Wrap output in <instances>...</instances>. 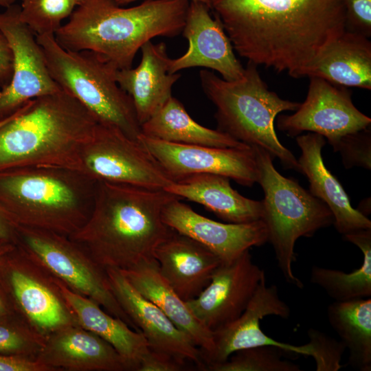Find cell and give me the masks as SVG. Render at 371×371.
<instances>
[{
  "instance_id": "obj_1",
  "label": "cell",
  "mask_w": 371,
  "mask_h": 371,
  "mask_svg": "<svg viewBox=\"0 0 371 371\" xmlns=\"http://www.w3.org/2000/svg\"><path fill=\"white\" fill-rule=\"evenodd\" d=\"M209 8L240 56L295 78L346 29L343 0H210Z\"/></svg>"
},
{
  "instance_id": "obj_2",
  "label": "cell",
  "mask_w": 371,
  "mask_h": 371,
  "mask_svg": "<svg viewBox=\"0 0 371 371\" xmlns=\"http://www.w3.org/2000/svg\"><path fill=\"white\" fill-rule=\"evenodd\" d=\"M176 199L164 189L96 181L90 214L69 238L103 269H130L153 259L172 231L162 212Z\"/></svg>"
},
{
  "instance_id": "obj_3",
  "label": "cell",
  "mask_w": 371,
  "mask_h": 371,
  "mask_svg": "<svg viewBox=\"0 0 371 371\" xmlns=\"http://www.w3.org/2000/svg\"><path fill=\"white\" fill-rule=\"evenodd\" d=\"M190 1L146 0L122 8L115 0H85L55 33L58 43L71 51H91L118 69L132 67L142 45L157 36L182 32Z\"/></svg>"
},
{
  "instance_id": "obj_4",
  "label": "cell",
  "mask_w": 371,
  "mask_h": 371,
  "mask_svg": "<svg viewBox=\"0 0 371 371\" xmlns=\"http://www.w3.org/2000/svg\"><path fill=\"white\" fill-rule=\"evenodd\" d=\"M98 123L63 89L32 100L0 127V170L35 167L80 172L82 149Z\"/></svg>"
},
{
  "instance_id": "obj_5",
  "label": "cell",
  "mask_w": 371,
  "mask_h": 371,
  "mask_svg": "<svg viewBox=\"0 0 371 371\" xmlns=\"http://www.w3.org/2000/svg\"><path fill=\"white\" fill-rule=\"evenodd\" d=\"M95 185L69 169L0 170V216L10 229L23 227L69 237L87 220Z\"/></svg>"
},
{
  "instance_id": "obj_6",
  "label": "cell",
  "mask_w": 371,
  "mask_h": 371,
  "mask_svg": "<svg viewBox=\"0 0 371 371\" xmlns=\"http://www.w3.org/2000/svg\"><path fill=\"white\" fill-rule=\"evenodd\" d=\"M257 67L248 62L242 76L234 80H224L207 69L199 71L203 91L216 109L218 130L250 146L263 148L286 169L300 172L297 159L279 141L274 128L279 113L295 111L300 103L270 91Z\"/></svg>"
},
{
  "instance_id": "obj_7",
  "label": "cell",
  "mask_w": 371,
  "mask_h": 371,
  "mask_svg": "<svg viewBox=\"0 0 371 371\" xmlns=\"http://www.w3.org/2000/svg\"><path fill=\"white\" fill-rule=\"evenodd\" d=\"M36 36L57 85L85 106L100 124L115 127L137 139L141 125L131 98L117 82L118 69L95 52L62 47L54 34Z\"/></svg>"
},
{
  "instance_id": "obj_8",
  "label": "cell",
  "mask_w": 371,
  "mask_h": 371,
  "mask_svg": "<svg viewBox=\"0 0 371 371\" xmlns=\"http://www.w3.org/2000/svg\"><path fill=\"white\" fill-rule=\"evenodd\" d=\"M251 147L257 166V183L265 195L262 221L267 227L268 241L285 281L302 289L303 282L293 271L295 243L301 237H311L319 229L333 225V214L326 204L296 181L280 174L267 151Z\"/></svg>"
},
{
  "instance_id": "obj_9",
  "label": "cell",
  "mask_w": 371,
  "mask_h": 371,
  "mask_svg": "<svg viewBox=\"0 0 371 371\" xmlns=\"http://www.w3.org/2000/svg\"><path fill=\"white\" fill-rule=\"evenodd\" d=\"M12 229L20 237V247L49 273L137 330L113 295L105 269L78 243L69 236L45 230Z\"/></svg>"
},
{
  "instance_id": "obj_10",
  "label": "cell",
  "mask_w": 371,
  "mask_h": 371,
  "mask_svg": "<svg viewBox=\"0 0 371 371\" xmlns=\"http://www.w3.org/2000/svg\"><path fill=\"white\" fill-rule=\"evenodd\" d=\"M80 170L95 181L164 189L174 179L138 139L98 123L82 149Z\"/></svg>"
},
{
  "instance_id": "obj_11",
  "label": "cell",
  "mask_w": 371,
  "mask_h": 371,
  "mask_svg": "<svg viewBox=\"0 0 371 371\" xmlns=\"http://www.w3.org/2000/svg\"><path fill=\"white\" fill-rule=\"evenodd\" d=\"M0 31L10 45L13 69L9 84L0 89V121L29 101L62 89L52 78L36 35L20 17L16 3L0 12Z\"/></svg>"
},
{
  "instance_id": "obj_12",
  "label": "cell",
  "mask_w": 371,
  "mask_h": 371,
  "mask_svg": "<svg viewBox=\"0 0 371 371\" xmlns=\"http://www.w3.org/2000/svg\"><path fill=\"white\" fill-rule=\"evenodd\" d=\"M305 100L292 115H281L278 128L289 136L304 131L326 137L333 148L344 135L370 126L371 119L353 104L347 87L311 77Z\"/></svg>"
},
{
  "instance_id": "obj_13",
  "label": "cell",
  "mask_w": 371,
  "mask_h": 371,
  "mask_svg": "<svg viewBox=\"0 0 371 371\" xmlns=\"http://www.w3.org/2000/svg\"><path fill=\"white\" fill-rule=\"evenodd\" d=\"M166 171L176 179L201 173L220 175L243 186L257 183L251 146L218 148L164 142L141 133L137 138Z\"/></svg>"
},
{
  "instance_id": "obj_14",
  "label": "cell",
  "mask_w": 371,
  "mask_h": 371,
  "mask_svg": "<svg viewBox=\"0 0 371 371\" xmlns=\"http://www.w3.org/2000/svg\"><path fill=\"white\" fill-rule=\"evenodd\" d=\"M265 277V271L254 262L247 250L231 261L222 262L207 286L186 304L213 332L243 313Z\"/></svg>"
},
{
  "instance_id": "obj_15",
  "label": "cell",
  "mask_w": 371,
  "mask_h": 371,
  "mask_svg": "<svg viewBox=\"0 0 371 371\" xmlns=\"http://www.w3.org/2000/svg\"><path fill=\"white\" fill-rule=\"evenodd\" d=\"M10 267L9 283L23 318L45 336L78 324L63 300L54 276L21 247Z\"/></svg>"
},
{
  "instance_id": "obj_16",
  "label": "cell",
  "mask_w": 371,
  "mask_h": 371,
  "mask_svg": "<svg viewBox=\"0 0 371 371\" xmlns=\"http://www.w3.org/2000/svg\"><path fill=\"white\" fill-rule=\"evenodd\" d=\"M110 288L137 330L146 337L150 349L166 354L180 363L186 361L205 370L201 350L179 330L154 303L139 293L117 269H105Z\"/></svg>"
},
{
  "instance_id": "obj_17",
  "label": "cell",
  "mask_w": 371,
  "mask_h": 371,
  "mask_svg": "<svg viewBox=\"0 0 371 371\" xmlns=\"http://www.w3.org/2000/svg\"><path fill=\"white\" fill-rule=\"evenodd\" d=\"M290 314V308L280 297L277 286H267L265 277L243 313L233 322L213 331L214 349L205 367L226 361L238 350L260 346H274L287 353L311 357L309 343L295 346L280 342L267 335L260 328V321L265 316L287 319Z\"/></svg>"
},
{
  "instance_id": "obj_18",
  "label": "cell",
  "mask_w": 371,
  "mask_h": 371,
  "mask_svg": "<svg viewBox=\"0 0 371 371\" xmlns=\"http://www.w3.org/2000/svg\"><path fill=\"white\" fill-rule=\"evenodd\" d=\"M210 8L199 1H190L183 36L188 41V50L169 60L172 74L201 67L219 73L226 80L242 76L245 67L236 58L230 39L221 21L210 13Z\"/></svg>"
},
{
  "instance_id": "obj_19",
  "label": "cell",
  "mask_w": 371,
  "mask_h": 371,
  "mask_svg": "<svg viewBox=\"0 0 371 371\" xmlns=\"http://www.w3.org/2000/svg\"><path fill=\"white\" fill-rule=\"evenodd\" d=\"M176 199L162 212L164 222L172 229L205 246L222 262L231 261L252 247L268 242L262 220L245 223H220L203 216Z\"/></svg>"
},
{
  "instance_id": "obj_20",
  "label": "cell",
  "mask_w": 371,
  "mask_h": 371,
  "mask_svg": "<svg viewBox=\"0 0 371 371\" xmlns=\"http://www.w3.org/2000/svg\"><path fill=\"white\" fill-rule=\"evenodd\" d=\"M53 371H124L129 368L107 341L78 324L47 336L35 357Z\"/></svg>"
},
{
  "instance_id": "obj_21",
  "label": "cell",
  "mask_w": 371,
  "mask_h": 371,
  "mask_svg": "<svg viewBox=\"0 0 371 371\" xmlns=\"http://www.w3.org/2000/svg\"><path fill=\"white\" fill-rule=\"evenodd\" d=\"M154 258L163 277L185 302L199 295L222 262L207 247L173 229L157 247Z\"/></svg>"
},
{
  "instance_id": "obj_22",
  "label": "cell",
  "mask_w": 371,
  "mask_h": 371,
  "mask_svg": "<svg viewBox=\"0 0 371 371\" xmlns=\"http://www.w3.org/2000/svg\"><path fill=\"white\" fill-rule=\"evenodd\" d=\"M142 58L135 68L118 69L119 86L131 98L137 120L142 125L172 96V87L181 77L169 71L164 43L148 41L141 47Z\"/></svg>"
},
{
  "instance_id": "obj_23",
  "label": "cell",
  "mask_w": 371,
  "mask_h": 371,
  "mask_svg": "<svg viewBox=\"0 0 371 371\" xmlns=\"http://www.w3.org/2000/svg\"><path fill=\"white\" fill-rule=\"evenodd\" d=\"M296 142L301 150L297 159L300 172L308 179L310 192L329 208L337 231L344 235L349 232L371 228L370 220L350 204L349 198L339 181L326 167L322 149L324 137L309 132L297 135Z\"/></svg>"
},
{
  "instance_id": "obj_24",
  "label": "cell",
  "mask_w": 371,
  "mask_h": 371,
  "mask_svg": "<svg viewBox=\"0 0 371 371\" xmlns=\"http://www.w3.org/2000/svg\"><path fill=\"white\" fill-rule=\"evenodd\" d=\"M120 271L139 293L157 305L192 340L201 350L205 363L214 349L213 332L196 317L163 277L157 260L153 258Z\"/></svg>"
},
{
  "instance_id": "obj_25",
  "label": "cell",
  "mask_w": 371,
  "mask_h": 371,
  "mask_svg": "<svg viewBox=\"0 0 371 371\" xmlns=\"http://www.w3.org/2000/svg\"><path fill=\"white\" fill-rule=\"evenodd\" d=\"M229 180L220 175L194 174L176 179L164 190L181 199L202 205L227 223L262 220V201L241 195L231 186Z\"/></svg>"
},
{
  "instance_id": "obj_26",
  "label": "cell",
  "mask_w": 371,
  "mask_h": 371,
  "mask_svg": "<svg viewBox=\"0 0 371 371\" xmlns=\"http://www.w3.org/2000/svg\"><path fill=\"white\" fill-rule=\"evenodd\" d=\"M55 283L78 324L110 344L127 363L137 370L150 350L142 332L134 330L122 319L114 317L92 300L68 288L54 276Z\"/></svg>"
},
{
  "instance_id": "obj_27",
  "label": "cell",
  "mask_w": 371,
  "mask_h": 371,
  "mask_svg": "<svg viewBox=\"0 0 371 371\" xmlns=\"http://www.w3.org/2000/svg\"><path fill=\"white\" fill-rule=\"evenodd\" d=\"M304 77L320 78L339 86L370 90V41L364 35L346 29L309 65Z\"/></svg>"
},
{
  "instance_id": "obj_28",
  "label": "cell",
  "mask_w": 371,
  "mask_h": 371,
  "mask_svg": "<svg viewBox=\"0 0 371 371\" xmlns=\"http://www.w3.org/2000/svg\"><path fill=\"white\" fill-rule=\"evenodd\" d=\"M142 134L164 142L218 148L248 146L218 129L195 122L182 103L172 95L141 125Z\"/></svg>"
},
{
  "instance_id": "obj_29",
  "label": "cell",
  "mask_w": 371,
  "mask_h": 371,
  "mask_svg": "<svg viewBox=\"0 0 371 371\" xmlns=\"http://www.w3.org/2000/svg\"><path fill=\"white\" fill-rule=\"evenodd\" d=\"M330 326L348 350V364L371 370V298L335 302L327 308Z\"/></svg>"
},
{
  "instance_id": "obj_30",
  "label": "cell",
  "mask_w": 371,
  "mask_h": 371,
  "mask_svg": "<svg viewBox=\"0 0 371 371\" xmlns=\"http://www.w3.org/2000/svg\"><path fill=\"white\" fill-rule=\"evenodd\" d=\"M344 239L361 251L359 268L350 273L313 266L311 282L322 288L335 302L371 297V228L361 229L343 235Z\"/></svg>"
},
{
  "instance_id": "obj_31",
  "label": "cell",
  "mask_w": 371,
  "mask_h": 371,
  "mask_svg": "<svg viewBox=\"0 0 371 371\" xmlns=\"http://www.w3.org/2000/svg\"><path fill=\"white\" fill-rule=\"evenodd\" d=\"M282 349L260 346L238 350L225 361L206 366L210 371H300V367L284 359Z\"/></svg>"
},
{
  "instance_id": "obj_32",
  "label": "cell",
  "mask_w": 371,
  "mask_h": 371,
  "mask_svg": "<svg viewBox=\"0 0 371 371\" xmlns=\"http://www.w3.org/2000/svg\"><path fill=\"white\" fill-rule=\"evenodd\" d=\"M21 1V19L36 36L55 34L78 5L77 0Z\"/></svg>"
},
{
  "instance_id": "obj_33",
  "label": "cell",
  "mask_w": 371,
  "mask_h": 371,
  "mask_svg": "<svg viewBox=\"0 0 371 371\" xmlns=\"http://www.w3.org/2000/svg\"><path fill=\"white\" fill-rule=\"evenodd\" d=\"M0 317V355L35 359L47 336L34 328L25 319L11 321Z\"/></svg>"
},
{
  "instance_id": "obj_34",
  "label": "cell",
  "mask_w": 371,
  "mask_h": 371,
  "mask_svg": "<svg viewBox=\"0 0 371 371\" xmlns=\"http://www.w3.org/2000/svg\"><path fill=\"white\" fill-rule=\"evenodd\" d=\"M370 126L343 136L333 147L339 152L346 168L361 166L371 168V131Z\"/></svg>"
},
{
  "instance_id": "obj_35",
  "label": "cell",
  "mask_w": 371,
  "mask_h": 371,
  "mask_svg": "<svg viewBox=\"0 0 371 371\" xmlns=\"http://www.w3.org/2000/svg\"><path fill=\"white\" fill-rule=\"evenodd\" d=\"M308 343L313 349L312 357L316 364L317 371H337L341 365L342 355L346 346L341 341H337L327 334L315 329L309 328Z\"/></svg>"
},
{
  "instance_id": "obj_36",
  "label": "cell",
  "mask_w": 371,
  "mask_h": 371,
  "mask_svg": "<svg viewBox=\"0 0 371 371\" xmlns=\"http://www.w3.org/2000/svg\"><path fill=\"white\" fill-rule=\"evenodd\" d=\"M346 28L366 37L371 35V0H343Z\"/></svg>"
},
{
  "instance_id": "obj_37",
  "label": "cell",
  "mask_w": 371,
  "mask_h": 371,
  "mask_svg": "<svg viewBox=\"0 0 371 371\" xmlns=\"http://www.w3.org/2000/svg\"><path fill=\"white\" fill-rule=\"evenodd\" d=\"M184 364L173 357L150 348L142 358L137 371H179Z\"/></svg>"
},
{
  "instance_id": "obj_38",
  "label": "cell",
  "mask_w": 371,
  "mask_h": 371,
  "mask_svg": "<svg viewBox=\"0 0 371 371\" xmlns=\"http://www.w3.org/2000/svg\"><path fill=\"white\" fill-rule=\"evenodd\" d=\"M0 371H53L49 366L31 359L0 355Z\"/></svg>"
},
{
  "instance_id": "obj_39",
  "label": "cell",
  "mask_w": 371,
  "mask_h": 371,
  "mask_svg": "<svg viewBox=\"0 0 371 371\" xmlns=\"http://www.w3.org/2000/svg\"><path fill=\"white\" fill-rule=\"evenodd\" d=\"M13 69L12 52L5 35L0 31V89L11 80Z\"/></svg>"
},
{
  "instance_id": "obj_40",
  "label": "cell",
  "mask_w": 371,
  "mask_h": 371,
  "mask_svg": "<svg viewBox=\"0 0 371 371\" xmlns=\"http://www.w3.org/2000/svg\"><path fill=\"white\" fill-rule=\"evenodd\" d=\"M14 246L10 243L2 242L0 244V267H1L6 255L14 249Z\"/></svg>"
},
{
  "instance_id": "obj_41",
  "label": "cell",
  "mask_w": 371,
  "mask_h": 371,
  "mask_svg": "<svg viewBox=\"0 0 371 371\" xmlns=\"http://www.w3.org/2000/svg\"><path fill=\"white\" fill-rule=\"evenodd\" d=\"M11 229L0 216V238L7 240L10 236Z\"/></svg>"
},
{
  "instance_id": "obj_42",
  "label": "cell",
  "mask_w": 371,
  "mask_h": 371,
  "mask_svg": "<svg viewBox=\"0 0 371 371\" xmlns=\"http://www.w3.org/2000/svg\"><path fill=\"white\" fill-rule=\"evenodd\" d=\"M11 315V310L9 308L5 298L0 293V317Z\"/></svg>"
},
{
  "instance_id": "obj_43",
  "label": "cell",
  "mask_w": 371,
  "mask_h": 371,
  "mask_svg": "<svg viewBox=\"0 0 371 371\" xmlns=\"http://www.w3.org/2000/svg\"><path fill=\"white\" fill-rule=\"evenodd\" d=\"M138 0H115V1L116 2V3L119 5H126V4H128L130 3H132V2H134V1H137ZM189 1H199V2H202L203 3H205L206 5H208L209 7V3H210V0H188Z\"/></svg>"
},
{
  "instance_id": "obj_44",
  "label": "cell",
  "mask_w": 371,
  "mask_h": 371,
  "mask_svg": "<svg viewBox=\"0 0 371 371\" xmlns=\"http://www.w3.org/2000/svg\"><path fill=\"white\" fill-rule=\"evenodd\" d=\"M16 0H0V7L6 8L14 3H15Z\"/></svg>"
},
{
  "instance_id": "obj_45",
  "label": "cell",
  "mask_w": 371,
  "mask_h": 371,
  "mask_svg": "<svg viewBox=\"0 0 371 371\" xmlns=\"http://www.w3.org/2000/svg\"><path fill=\"white\" fill-rule=\"evenodd\" d=\"M14 114H13V115H14ZM13 115H10V117H7V118H5V119H4V120L0 121V127H1L2 125H3L4 124H5L8 121H9V120L12 118V117L13 116Z\"/></svg>"
},
{
  "instance_id": "obj_46",
  "label": "cell",
  "mask_w": 371,
  "mask_h": 371,
  "mask_svg": "<svg viewBox=\"0 0 371 371\" xmlns=\"http://www.w3.org/2000/svg\"><path fill=\"white\" fill-rule=\"evenodd\" d=\"M78 1V5L80 3H82V1H85V0H77Z\"/></svg>"
},
{
  "instance_id": "obj_47",
  "label": "cell",
  "mask_w": 371,
  "mask_h": 371,
  "mask_svg": "<svg viewBox=\"0 0 371 371\" xmlns=\"http://www.w3.org/2000/svg\"><path fill=\"white\" fill-rule=\"evenodd\" d=\"M4 240H3V239H2V238H0V244H1L2 242H3Z\"/></svg>"
}]
</instances>
